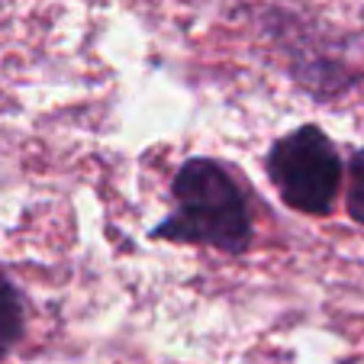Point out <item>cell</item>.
<instances>
[{
  "label": "cell",
  "mask_w": 364,
  "mask_h": 364,
  "mask_svg": "<svg viewBox=\"0 0 364 364\" xmlns=\"http://www.w3.org/2000/svg\"><path fill=\"white\" fill-rule=\"evenodd\" d=\"M174 210L151 229V239L206 245L242 255L252 245V210L232 174L213 159H187L171 181Z\"/></svg>",
  "instance_id": "obj_1"
},
{
  "label": "cell",
  "mask_w": 364,
  "mask_h": 364,
  "mask_svg": "<svg viewBox=\"0 0 364 364\" xmlns=\"http://www.w3.org/2000/svg\"><path fill=\"white\" fill-rule=\"evenodd\" d=\"M348 213L364 226V149L355 151L348 161Z\"/></svg>",
  "instance_id": "obj_4"
},
{
  "label": "cell",
  "mask_w": 364,
  "mask_h": 364,
  "mask_svg": "<svg viewBox=\"0 0 364 364\" xmlns=\"http://www.w3.org/2000/svg\"><path fill=\"white\" fill-rule=\"evenodd\" d=\"M23 329H26V303H23V294L0 271V358H7L20 345Z\"/></svg>",
  "instance_id": "obj_3"
},
{
  "label": "cell",
  "mask_w": 364,
  "mask_h": 364,
  "mask_svg": "<svg viewBox=\"0 0 364 364\" xmlns=\"http://www.w3.org/2000/svg\"><path fill=\"white\" fill-rule=\"evenodd\" d=\"M277 197L306 216H326L342 187V159L319 126L306 123L281 136L264 159Z\"/></svg>",
  "instance_id": "obj_2"
}]
</instances>
